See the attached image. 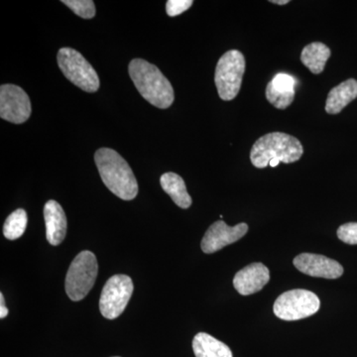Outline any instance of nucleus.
<instances>
[{"instance_id": "6", "label": "nucleus", "mask_w": 357, "mask_h": 357, "mask_svg": "<svg viewBox=\"0 0 357 357\" xmlns=\"http://www.w3.org/2000/svg\"><path fill=\"white\" fill-rule=\"evenodd\" d=\"M57 61L59 68L70 83L86 93L98 91L100 84L98 73L79 52L65 47L58 52Z\"/></svg>"}, {"instance_id": "11", "label": "nucleus", "mask_w": 357, "mask_h": 357, "mask_svg": "<svg viewBox=\"0 0 357 357\" xmlns=\"http://www.w3.org/2000/svg\"><path fill=\"white\" fill-rule=\"evenodd\" d=\"M293 263L302 273L318 278L337 279L344 274V267L340 263L324 255L302 253Z\"/></svg>"}, {"instance_id": "20", "label": "nucleus", "mask_w": 357, "mask_h": 357, "mask_svg": "<svg viewBox=\"0 0 357 357\" xmlns=\"http://www.w3.org/2000/svg\"><path fill=\"white\" fill-rule=\"evenodd\" d=\"M70 10L84 20H91L96 15L95 2L93 0H63Z\"/></svg>"}, {"instance_id": "23", "label": "nucleus", "mask_w": 357, "mask_h": 357, "mask_svg": "<svg viewBox=\"0 0 357 357\" xmlns=\"http://www.w3.org/2000/svg\"><path fill=\"white\" fill-rule=\"evenodd\" d=\"M8 314V309L6 307V303H4L3 294H0V318H6Z\"/></svg>"}, {"instance_id": "17", "label": "nucleus", "mask_w": 357, "mask_h": 357, "mask_svg": "<svg viewBox=\"0 0 357 357\" xmlns=\"http://www.w3.org/2000/svg\"><path fill=\"white\" fill-rule=\"evenodd\" d=\"M331 55L332 52L326 45L314 42L303 49L301 61L312 74L319 75L325 70L326 62Z\"/></svg>"}, {"instance_id": "3", "label": "nucleus", "mask_w": 357, "mask_h": 357, "mask_svg": "<svg viewBox=\"0 0 357 357\" xmlns=\"http://www.w3.org/2000/svg\"><path fill=\"white\" fill-rule=\"evenodd\" d=\"M304 149L299 139L283 132H271L256 140L250 151V160L256 168L269 166L270 161L279 160L285 164L301 159Z\"/></svg>"}, {"instance_id": "12", "label": "nucleus", "mask_w": 357, "mask_h": 357, "mask_svg": "<svg viewBox=\"0 0 357 357\" xmlns=\"http://www.w3.org/2000/svg\"><path fill=\"white\" fill-rule=\"evenodd\" d=\"M269 280V269L262 263H252L237 272L234 286L241 295L248 296L261 291Z\"/></svg>"}, {"instance_id": "7", "label": "nucleus", "mask_w": 357, "mask_h": 357, "mask_svg": "<svg viewBox=\"0 0 357 357\" xmlns=\"http://www.w3.org/2000/svg\"><path fill=\"white\" fill-rule=\"evenodd\" d=\"M321 307L318 296L311 291L295 289L282 294L275 301L273 311L283 321H298L316 314Z\"/></svg>"}, {"instance_id": "22", "label": "nucleus", "mask_w": 357, "mask_h": 357, "mask_svg": "<svg viewBox=\"0 0 357 357\" xmlns=\"http://www.w3.org/2000/svg\"><path fill=\"white\" fill-rule=\"evenodd\" d=\"M194 3L192 0H169L166 4L167 14L171 17L180 15L187 11Z\"/></svg>"}, {"instance_id": "25", "label": "nucleus", "mask_w": 357, "mask_h": 357, "mask_svg": "<svg viewBox=\"0 0 357 357\" xmlns=\"http://www.w3.org/2000/svg\"><path fill=\"white\" fill-rule=\"evenodd\" d=\"M117 357V356H116Z\"/></svg>"}, {"instance_id": "21", "label": "nucleus", "mask_w": 357, "mask_h": 357, "mask_svg": "<svg viewBox=\"0 0 357 357\" xmlns=\"http://www.w3.org/2000/svg\"><path fill=\"white\" fill-rule=\"evenodd\" d=\"M337 237L347 244H357V222H347L340 225L337 229Z\"/></svg>"}, {"instance_id": "24", "label": "nucleus", "mask_w": 357, "mask_h": 357, "mask_svg": "<svg viewBox=\"0 0 357 357\" xmlns=\"http://www.w3.org/2000/svg\"><path fill=\"white\" fill-rule=\"evenodd\" d=\"M272 3L278 4V6H285V4H288L289 0H271Z\"/></svg>"}, {"instance_id": "19", "label": "nucleus", "mask_w": 357, "mask_h": 357, "mask_svg": "<svg viewBox=\"0 0 357 357\" xmlns=\"http://www.w3.org/2000/svg\"><path fill=\"white\" fill-rule=\"evenodd\" d=\"M266 98L276 109H285L293 102L295 91H281L269 83L266 88Z\"/></svg>"}, {"instance_id": "4", "label": "nucleus", "mask_w": 357, "mask_h": 357, "mask_svg": "<svg viewBox=\"0 0 357 357\" xmlns=\"http://www.w3.org/2000/svg\"><path fill=\"white\" fill-rule=\"evenodd\" d=\"M98 264L96 255L89 250L82 251L70 263L66 276V293L75 302L83 300L95 285Z\"/></svg>"}, {"instance_id": "13", "label": "nucleus", "mask_w": 357, "mask_h": 357, "mask_svg": "<svg viewBox=\"0 0 357 357\" xmlns=\"http://www.w3.org/2000/svg\"><path fill=\"white\" fill-rule=\"evenodd\" d=\"M44 218L47 241L51 245H60L65 239L68 227L62 206L53 199L47 202L44 206Z\"/></svg>"}, {"instance_id": "8", "label": "nucleus", "mask_w": 357, "mask_h": 357, "mask_svg": "<svg viewBox=\"0 0 357 357\" xmlns=\"http://www.w3.org/2000/svg\"><path fill=\"white\" fill-rule=\"evenodd\" d=\"M133 293V282L128 275L110 277L102 289L100 299V312L105 319L119 318L128 306Z\"/></svg>"}, {"instance_id": "10", "label": "nucleus", "mask_w": 357, "mask_h": 357, "mask_svg": "<svg viewBox=\"0 0 357 357\" xmlns=\"http://www.w3.org/2000/svg\"><path fill=\"white\" fill-rule=\"evenodd\" d=\"M248 231V225L241 222L229 227L223 220H218L208 227L202 241L201 248L206 255L217 252L225 246L236 243Z\"/></svg>"}, {"instance_id": "15", "label": "nucleus", "mask_w": 357, "mask_h": 357, "mask_svg": "<svg viewBox=\"0 0 357 357\" xmlns=\"http://www.w3.org/2000/svg\"><path fill=\"white\" fill-rule=\"evenodd\" d=\"M162 189L173 199L174 203L181 208H189L192 204V198L187 191V187L183 178L178 174L168 172L163 174L160 178Z\"/></svg>"}, {"instance_id": "2", "label": "nucleus", "mask_w": 357, "mask_h": 357, "mask_svg": "<svg viewBox=\"0 0 357 357\" xmlns=\"http://www.w3.org/2000/svg\"><path fill=\"white\" fill-rule=\"evenodd\" d=\"M128 70L136 89L148 102L162 109L173 105L175 95L172 84L156 66L143 59H134Z\"/></svg>"}, {"instance_id": "1", "label": "nucleus", "mask_w": 357, "mask_h": 357, "mask_svg": "<svg viewBox=\"0 0 357 357\" xmlns=\"http://www.w3.org/2000/svg\"><path fill=\"white\" fill-rule=\"evenodd\" d=\"M95 162L102 182L112 194L124 201L135 199L137 181L121 155L110 148H100L96 152Z\"/></svg>"}, {"instance_id": "18", "label": "nucleus", "mask_w": 357, "mask_h": 357, "mask_svg": "<svg viewBox=\"0 0 357 357\" xmlns=\"http://www.w3.org/2000/svg\"><path fill=\"white\" fill-rule=\"evenodd\" d=\"M27 213L22 208L13 211L6 218L3 225V234L9 241H15L24 234L27 227Z\"/></svg>"}, {"instance_id": "16", "label": "nucleus", "mask_w": 357, "mask_h": 357, "mask_svg": "<svg viewBox=\"0 0 357 357\" xmlns=\"http://www.w3.org/2000/svg\"><path fill=\"white\" fill-rule=\"evenodd\" d=\"M196 357H232L227 344L206 333H199L192 340Z\"/></svg>"}, {"instance_id": "9", "label": "nucleus", "mask_w": 357, "mask_h": 357, "mask_svg": "<svg viewBox=\"0 0 357 357\" xmlns=\"http://www.w3.org/2000/svg\"><path fill=\"white\" fill-rule=\"evenodd\" d=\"M31 114V102L24 89L15 84L0 86V117L15 124L24 123Z\"/></svg>"}, {"instance_id": "14", "label": "nucleus", "mask_w": 357, "mask_h": 357, "mask_svg": "<svg viewBox=\"0 0 357 357\" xmlns=\"http://www.w3.org/2000/svg\"><path fill=\"white\" fill-rule=\"evenodd\" d=\"M357 98V81L349 79L331 89L326 102L328 114H337Z\"/></svg>"}, {"instance_id": "5", "label": "nucleus", "mask_w": 357, "mask_h": 357, "mask_svg": "<svg viewBox=\"0 0 357 357\" xmlns=\"http://www.w3.org/2000/svg\"><path fill=\"white\" fill-rule=\"evenodd\" d=\"M244 72L245 59L241 52L227 51L218 60L215 83L218 96L222 100H232L236 98L243 84Z\"/></svg>"}]
</instances>
